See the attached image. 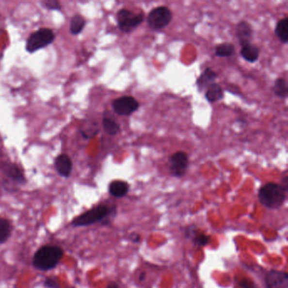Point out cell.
Masks as SVG:
<instances>
[{"label":"cell","mask_w":288,"mask_h":288,"mask_svg":"<svg viewBox=\"0 0 288 288\" xmlns=\"http://www.w3.org/2000/svg\"><path fill=\"white\" fill-rule=\"evenodd\" d=\"M287 190L282 184L268 183L259 190V203L269 209H277L282 207L287 198Z\"/></svg>","instance_id":"cell-1"},{"label":"cell","mask_w":288,"mask_h":288,"mask_svg":"<svg viewBox=\"0 0 288 288\" xmlns=\"http://www.w3.org/2000/svg\"><path fill=\"white\" fill-rule=\"evenodd\" d=\"M64 255L62 249L57 246H44L37 250L33 258L34 267L41 271L54 268Z\"/></svg>","instance_id":"cell-2"},{"label":"cell","mask_w":288,"mask_h":288,"mask_svg":"<svg viewBox=\"0 0 288 288\" xmlns=\"http://www.w3.org/2000/svg\"><path fill=\"white\" fill-rule=\"evenodd\" d=\"M115 209H116L115 207H108V206L101 205L95 208H92V209L76 217L73 220L71 224L75 226L92 225L108 217L109 215H111L112 213L114 212Z\"/></svg>","instance_id":"cell-3"},{"label":"cell","mask_w":288,"mask_h":288,"mask_svg":"<svg viewBox=\"0 0 288 288\" xmlns=\"http://www.w3.org/2000/svg\"><path fill=\"white\" fill-rule=\"evenodd\" d=\"M55 39V34L48 28H42L33 32L27 38L26 49L27 52H34L44 48Z\"/></svg>","instance_id":"cell-4"},{"label":"cell","mask_w":288,"mask_h":288,"mask_svg":"<svg viewBox=\"0 0 288 288\" xmlns=\"http://www.w3.org/2000/svg\"><path fill=\"white\" fill-rule=\"evenodd\" d=\"M144 19V14H135L127 9H122L117 14L118 28L126 33L131 32L137 28L143 22Z\"/></svg>","instance_id":"cell-5"},{"label":"cell","mask_w":288,"mask_h":288,"mask_svg":"<svg viewBox=\"0 0 288 288\" xmlns=\"http://www.w3.org/2000/svg\"><path fill=\"white\" fill-rule=\"evenodd\" d=\"M173 20V13L167 6L155 8L148 14L147 23L155 31L166 28Z\"/></svg>","instance_id":"cell-6"},{"label":"cell","mask_w":288,"mask_h":288,"mask_svg":"<svg viewBox=\"0 0 288 288\" xmlns=\"http://www.w3.org/2000/svg\"><path fill=\"white\" fill-rule=\"evenodd\" d=\"M113 111L119 116H129L137 111L140 104L133 96H121L112 103Z\"/></svg>","instance_id":"cell-7"},{"label":"cell","mask_w":288,"mask_h":288,"mask_svg":"<svg viewBox=\"0 0 288 288\" xmlns=\"http://www.w3.org/2000/svg\"><path fill=\"white\" fill-rule=\"evenodd\" d=\"M171 174L175 177H182L186 174L189 167V157L183 151H177L170 157Z\"/></svg>","instance_id":"cell-8"},{"label":"cell","mask_w":288,"mask_h":288,"mask_svg":"<svg viewBox=\"0 0 288 288\" xmlns=\"http://www.w3.org/2000/svg\"><path fill=\"white\" fill-rule=\"evenodd\" d=\"M267 288H288V275L286 272L272 270L265 275Z\"/></svg>","instance_id":"cell-9"},{"label":"cell","mask_w":288,"mask_h":288,"mask_svg":"<svg viewBox=\"0 0 288 288\" xmlns=\"http://www.w3.org/2000/svg\"><path fill=\"white\" fill-rule=\"evenodd\" d=\"M56 170L60 176L69 177L73 168L72 160L69 156L66 154H60L56 157L54 161Z\"/></svg>","instance_id":"cell-10"},{"label":"cell","mask_w":288,"mask_h":288,"mask_svg":"<svg viewBox=\"0 0 288 288\" xmlns=\"http://www.w3.org/2000/svg\"><path fill=\"white\" fill-rule=\"evenodd\" d=\"M236 34L237 37L239 38V44L241 46L249 44L253 35L252 26L247 21H241L237 26Z\"/></svg>","instance_id":"cell-11"},{"label":"cell","mask_w":288,"mask_h":288,"mask_svg":"<svg viewBox=\"0 0 288 288\" xmlns=\"http://www.w3.org/2000/svg\"><path fill=\"white\" fill-rule=\"evenodd\" d=\"M217 76H218L216 72L210 68L205 69L202 75H200V77L197 80L196 84L199 91L203 92L204 90H207V87L216 80Z\"/></svg>","instance_id":"cell-12"},{"label":"cell","mask_w":288,"mask_h":288,"mask_svg":"<svg viewBox=\"0 0 288 288\" xmlns=\"http://www.w3.org/2000/svg\"><path fill=\"white\" fill-rule=\"evenodd\" d=\"M109 193L116 198H122L128 193L129 185L127 182L122 180L112 181L109 184Z\"/></svg>","instance_id":"cell-13"},{"label":"cell","mask_w":288,"mask_h":288,"mask_svg":"<svg viewBox=\"0 0 288 288\" xmlns=\"http://www.w3.org/2000/svg\"><path fill=\"white\" fill-rule=\"evenodd\" d=\"M240 54L247 62L255 63L259 59V49L256 45L249 43L242 47Z\"/></svg>","instance_id":"cell-14"},{"label":"cell","mask_w":288,"mask_h":288,"mask_svg":"<svg viewBox=\"0 0 288 288\" xmlns=\"http://www.w3.org/2000/svg\"><path fill=\"white\" fill-rule=\"evenodd\" d=\"M224 97V93L221 85L217 83H212L207 87L206 91V98L208 102L212 103L220 101Z\"/></svg>","instance_id":"cell-15"},{"label":"cell","mask_w":288,"mask_h":288,"mask_svg":"<svg viewBox=\"0 0 288 288\" xmlns=\"http://www.w3.org/2000/svg\"><path fill=\"white\" fill-rule=\"evenodd\" d=\"M275 35L284 44L288 43V18H283L278 21L275 30Z\"/></svg>","instance_id":"cell-16"},{"label":"cell","mask_w":288,"mask_h":288,"mask_svg":"<svg viewBox=\"0 0 288 288\" xmlns=\"http://www.w3.org/2000/svg\"><path fill=\"white\" fill-rule=\"evenodd\" d=\"M5 174H7L8 177L12 178L14 181H16L17 183H24L26 182V178L22 172L20 171V168L17 167L16 165L14 164H10L7 165L6 168H5Z\"/></svg>","instance_id":"cell-17"},{"label":"cell","mask_w":288,"mask_h":288,"mask_svg":"<svg viewBox=\"0 0 288 288\" xmlns=\"http://www.w3.org/2000/svg\"><path fill=\"white\" fill-rule=\"evenodd\" d=\"M272 91L276 96H278L280 98H286L288 96V82L285 79H277L273 85Z\"/></svg>","instance_id":"cell-18"},{"label":"cell","mask_w":288,"mask_h":288,"mask_svg":"<svg viewBox=\"0 0 288 288\" xmlns=\"http://www.w3.org/2000/svg\"><path fill=\"white\" fill-rule=\"evenodd\" d=\"M235 46L229 43H224L219 44L216 47L215 53L216 56L221 58H227L231 57L235 53Z\"/></svg>","instance_id":"cell-19"},{"label":"cell","mask_w":288,"mask_h":288,"mask_svg":"<svg viewBox=\"0 0 288 288\" xmlns=\"http://www.w3.org/2000/svg\"><path fill=\"white\" fill-rule=\"evenodd\" d=\"M85 26V20L84 17L80 15H76L72 17L70 20L69 30L73 35H78L84 30Z\"/></svg>","instance_id":"cell-20"},{"label":"cell","mask_w":288,"mask_h":288,"mask_svg":"<svg viewBox=\"0 0 288 288\" xmlns=\"http://www.w3.org/2000/svg\"><path fill=\"white\" fill-rule=\"evenodd\" d=\"M102 125H103V128L106 131V133L112 136H114L116 134H118L120 131V126L112 118L104 117L102 119Z\"/></svg>","instance_id":"cell-21"},{"label":"cell","mask_w":288,"mask_h":288,"mask_svg":"<svg viewBox=\"0 0 288 288\" xmlns=\"http://www.w3.org/2000/svg\"><path fill=\"white\" fill-rule=\"evenodd\" d=\"M11 231L12 226L10 222L8 220L0 218V243L7 241V239L10 238Z\"/></svg>","instance_id":"cell-22"},{"label":"cell","mask_w":288,"mask_h":288,"mask_svg":"<svg viewBox=\"0 0 288 288\" xmlns=\"http://www.w3.org/2000/svg\"><path fill=\"white\" fill-rule=\"evenodd\" d=\"M192 234H193L192 240H193V243L196 246L203 247V246L207 245V243L209 242V236L206 235V234L202 233L195 232V231H193Z\"/></svg>","instance_id":"cell-23"},{"label":"cell","mask_w":288,"mask_h":288,"mask_svg":"<svg viewBox=\"0 0 288 288\" xmlns=\"http://www.w3.org/2000/svg\"><path fill=\"white\" fill-rule=\"evenodd\" d=\"M44 8L50 10H61V4L57 0H45L42 2Z\"/></svg>","instance_id":"cell-24"},{"label":"cell","mask_w":288,"mask_h":288,"mask_svg":"<svg viewBox=\"0 0 288 288\" xmlns=\"http://www.w3.org/2000/svg\"><path fill=\"white\" fill-rule=\"evenodd\" d=\"M45 285L47 288H59V282L57 281V279L55 277H49L46 280L45 282Z\"/></svg>","instance_id":"cell-25"},{"label":"cell","mask_w":288,"mask_h":288,"mask_svg":"<svg viewBox=\"0 0 288 288\" xmlns=\"http://www.w3.org/2000/svg\"><path fill=\"white\" fill-rule=\"evenodd\" d=\"M239 285L242 288H258L256 284L249 279H242V281L239 282Z\"/></svg>","instance_id":"cell-26"},{"label":"cell","mask_w":288,"mask_h":288,"mask_svg":"<svg viewBox=\"0 0 288 288\" xmlns=\"http://www.w3.org/2000/svg\"><path fill=\"white\" fill-rule=\"evenodd\" d=\"M140 235L139 234H136V233H133L130 237V240H132L133 242H138L140 241Z\"/></svg>","instance_id":"cell-27"},{"label":"cell","mask_w":288,"mask_h":288,"mask_svg":"<svg viewBox=\"0 0 288 288\" xmlns=\"http://www.w3.org/2000/svg\"><path fill=\"white\" fill-rule=\"evenodd\" d=\"M108 288H118V286L116 283H111L110 285H108Z\"/></svg>","instance_id":"cell-28"},{"label":"cell","mask_w":288,"mask_h":288,"mask_svg":"<svg viewBox=\"0 0 288 288\" xmlns=\"http://www.w3.org/2000/svg\"><path fill=\"white\" fill-rule=\"evenodd\" d=\"M144 277H145V274H144V273H142V275H141V277H140V280H141V281H143Z\"/></svg>","instance_id":"cell-29"}]
</instances>
